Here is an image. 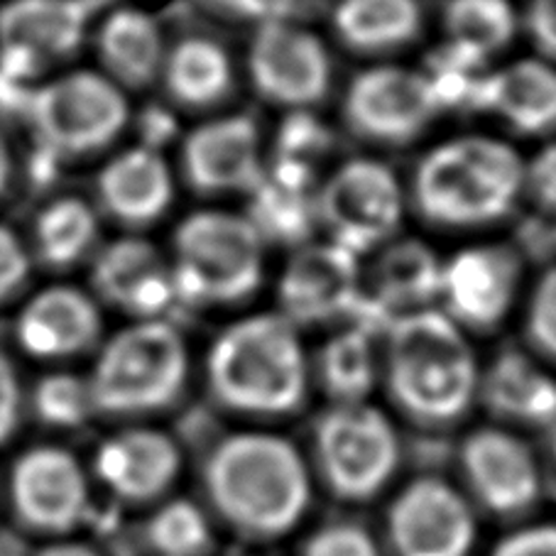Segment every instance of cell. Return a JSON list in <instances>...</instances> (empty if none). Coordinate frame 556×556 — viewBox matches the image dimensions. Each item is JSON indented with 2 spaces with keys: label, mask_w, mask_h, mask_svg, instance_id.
Here are the masks:
<instances>
[{
  "label": "cell",
  "mask_w": 556,
  "mask_h": 556,
  "mask_svg": "<svg viewBox=\"0 0 556 556\" xmlns=\"http://www.w3.org/2000/svg\"><path fill=\"white\" fill-rule=\"evenodd\" d=\"M201 481L211 517L248 542L282 540L304 522L314 501L309 458L270 429H243L216 441Z\"/></svg>",
  "instance_id": "6da1fadb"
},
{
  "label": "cell",
  "mask_w": 556,
  "mask_h": 556,
  "mask_svg": "<svg viewBox=\"0 0 556 556\" xmlns=\"http://www.w3.org/2000/svg\"><path fill=\"white\" fill-rule=\"evenodd\" d=\"M481 366L471 337L437 306L397 316L380 333V388L417 429L462 425L478 405Z\"/></svg>",
  "instance_id": "7a4b0ae2"
},
{
  "label": "cell",
  "mask_w": 556,
  "mask_h": 556,
  "mask_svg": "<svg viewBox=\"0 0 556 556\" xmlns=\"http://www.w3.org/2000/svg\"><path fill=\"white\" fill-rule=\"evenodd\" d=\"M211 400L253 421L302 412L312 392V356L302 331L277 312L248 314L220 329L204 361Z\"/></svg>",
  "instance_id": "3957f363"
},
{
  "label": "cell",
  "mask_w": 556,
  "mask_h": 556,
  "mask_svg": "<svg viewBox=\"0 0 556 556\" xmlns=\"http://www.w3.org/2000/svg\"><path fill=\"white\" fill-rule=\"evenodd\" d=\"M525 199V157L510 142L466 132L417 162L407 204L441 231H483L503 224Z\"/></svg>",
  "instance_id": "277c9868"
},
{
  "label": "cell",
  "mask_w": 556,
  "mask_h": 556,
  "mask_svg": "<svg viewBox=\"0 0 556 556\" xmlns=\"http://www.w3.org/2000/svg\"><path fill=\"white\" fill-rule=\"evenodd\" d=\"M191 378V351L169 319L130 321L101 341L86 376L96 417L148 421L185 397Z\"/></svg>",
  "instance_id": "5b68a950"
},
{
  "label": "cell",
  "mask_w": 556,
  "mask_h": 556,
  "mask_svg": "<svg viewBox=\"0 0 556 556\" xmlns=\"http://www.w3.org/2000/svg\"><path fill=\"white\" fill-rule=\"evenodd\" d=\"M179 306L228 309L251 302L267 273V238L251 216L201 208L181 218L169 243Z\"/></svg>",
  "instance_id": "8992f818"
},
{
  "label": "cell",
  "mask_w": 556,
  "mask_h": 556,
  "mask_svg": "<svg viewBox=\"0 0 556 556\" xmlns=\"http://www.w3.org/2000/svg\"><path fill=\"white\" fill-rule=\"evenodd\" d=\"M400 464V431L372 402L329 405L316 417L309 466L314 481L339 501H376L395 481Z\"/></svg>",
  "instance_id": "52a82bcc"
},
{
  "label": "cell",
  "mask_w": 556,
  "mask_h": 556,
  "mask_svg": "<svg viewBox=\"0 0 556 556\" xmlns=\"http://www.w3.org/2000/svg\"><path fill=\"white\" fill-rule=\"evenodd\" d=\"M23 118L40 155L50 162L81 160L109 150L130 123L128 93L101 72L79 70L35 84Z\"/></svg>",
  "instance_id": "ba28073f"
},
{
  "label": "cell",
  "mask_w": 556,
  "mask_h": 556,
  "mask_svg": "<svg viewBox=\"0 0 556 556\" xmlns=\"http://www.w3.org/2000/svg\"><path fill=\"white\" fill-rule=\"evenodd\" d=\"M407 208V187L395 169L372 157L341 162L314 191V218L326 241L361 261L402 233Z\"/></svg>",
  "instance_id": "9c48e42d"
},
{
  "label": "cell",
  "mask_w": 556,
  "mask_h": 556,
  "mask_svg": "<svg viewBox=\"0 0 556 556\" xmlns=\"http://www.w3.org/2000/svg\"><path fill=\"white\" fill-rule=\"evenodd\" d=\"M444 111L427 72L372 64L358 72L341 99V118L353 138L380 148H405L425 136Z\"/></svg>",
  "instance_id": "30bf717a"
},
{
  "label": "cell",
  "mask_w": 556,
  "mask_h": 556,
  "mask_svg": "<svg viewBox=\"0 0 556 556\" xmlns=\"http://www.w3.org/2000/svg\"><path fill=\"white\" fill-rule=\"evenodd\" d=\"M245 64L253 91L287 113H309L331 91L329 47L294 21L270 17L257 25Z\"/></svg>",
  "instance_id": "8fae6325"
},
{
  "label": "cell",
  "mask_w": 556,
  "mask_h": 556,
  "mask_svg": "<svg viewBox=\"0 0 556 556\" xmlns=\"http://www.w3.org/2000/svg\"><path fill=\"white\" fill-rule=\"evenodd\" d=\"M525 261L507 243L466 245L441 261L437 309L468 337L493 333L522 294Z\"/></svg>",
  "instance_id": "7c38bea8"
},
{
  "label": "cell",
  "mask_w": 556,
  "mask_h": 556,
  "mask_svg": "<svg viewBox=\"0 0 556 556\" xmlns=\"http://www.w3.org/2000/svg\"><path fill=\"white\" fill-rule=\"evenodd\" d=\"M458 471L468 501L503 520L534 510L544 495L542 462L510 427L471 429L458 446Z\"/></svg>",
  "instance_id": "4fadbf2b"
},
{
  "label": "cell",
  "mask_w": 556,
  "mask_h": 556,
  "mask_svg": "<svg viewBox=\"0 0 556 556\" xmlns=\"http://www.w3.org/2000/svg\"><path fill=\"white\" fill-rule=\"evenodd\" d=\"M478 515L462 488L439 476H421L400 488L386 515L390 556H471Z\"/></svg>",
  "instance_id": "5bb4252c"
},
{
  "label": "cell",
  "mask_w": 556,
  "mask_h": 556,
  "mask_svg": "<svg viewBox=\"0 0 556 556\" xmlns=\"http://www.w3.org/2000/svg\"><path fill=\"white\" fill-rule=\"evenodd\" d=\"M267 155L251 113H220L191 128L179 150L181 181L204 199L253 194L263 185Z\"/></svg>",
  "instance_id": "9a60e30c"
},
{
  "label": "cell",
  "mask_w": 556,
  "mask_h": 556,
  "mask_svg": "<svg viewBox=\"0 0 556 556\" xmlns=\"http://www.w3.org/2000/svg\"><path fill=\"white\" fill-rule=\"evenodd\" d=\"M99 0H11L0 8V74L23 84L70 60L89 37Z\"/></svg>",
  "instance_id": "2e32d148"
},
{
  "label": "cell",
  "mask_w": 556,
  "mask_h": 556,
  "mask_svg": "<svg viewBox=\"0 0 556 556\" xmlns=\"http://www.w3.org/2000/svg\"><path fill=\"white\" fill-rule=\"evenodd\" d=\"M361 290V257L331 241L296 248L277 280V314L294 329H333L353 319Z\"/></svg>",
  "instance_id": "e0dca14e"
},
{
  "label": "cell",
  "mask_w": 556,
  "mask_h": 556,
  "mask_svg": "<svg viewBox=\"0 0 556 556\" xmlns=\"http://www.w3.org/2000/svg\"><path fill=\"white\" fill-rule=\"evenodd\" d=\"M11 501L27 530L62 540L89 520V473L66 448L33 446L13 466Z\"/></svg>",
  "instance_id": "ac0fdd59"
},
{
  "label": "cell",
  "mask_w": 556,
  "mask_h": 556,
  "mask_svg": "<svg viewBox=\"0 0 556 556\" xmlns=\"http://www.w3.org/2000/svg\"><path fill=\"white\" fill-rule=\"evenodd\" d=\"M91 290L96 302L132 321L167 319L179 306L169 255L140 233L99 245L91 257Z\"/></svg>",
  "instance_id": "d6986e66"
},
{
  "label": "cell",
  "mask_w": 556,
  "mask_h": 556,
  "mask_svg": "<svg viewBox=\"0 0 556 556\" xmlns=\"http://www.w3.org/2000/svg\"><path fill=\"white\" fill-rule=\"evenodd\" d=\"M185 471L181 448L165 429L132 421L105 437L93 454V476L116 501L157 505L172 495Z\"/></svg>",
  "instance_id": "ffe728a7"
},
{
  "label": "cell",
  "mask_w": 556,
  "mask_h": 556,
  "mask_svg": "<svg viewBox=\"0 0 556 556\" xmlns=\"http://www.w3.org/2000/svg\"><path fill=\"white\" fill-rule=\"evenodd\" d=\"M441 261L417 238H392L368 255V265L361 261L358 306L351 321L382 331L397 316L437 306Z\"/></svg>",
  "instance_id": "44dd1931"
},
{
  "label": "cell",
  "mask_w": 556,
  "mask_h": 556,
  "mask_svg": "<svg viewBox=\"0 0 556 556\" xmlns=\"http://www.w3.org/2000/svg\"><path fill=\"white\" fill-rule=\"evenodd\" d=\"M175 169L165 152L148 142L113 155L96 179L99 206L130 233L160 224L175 204Z\"/></svg>",
  "instance_id": "7402d4cb"
},
{
  "label": "cell",
  "mask_w": 556,
  "mask_h": 556,
  "mask_svg": "<svg viewBox=\"0 0 556 556\" xmlns=\"http://www.w3.org/2000/svg\"><path fill=\"white\" fill-rule=\"evenodd\" d=\"M15 337L25 353L40 361L79 358L101 346V304L79 287H47L21 309Z\"/></svg>",
  "instance_id": "603a6c76"
},
{
  "label": "cell",
  "mask_w": 556,
  "mask_h": 556,
  "mask_svg": "<svg viewBox=\"0 0 556 556\" xmlns=\"http://www.w3.org/2000/svg\"><path fill=\"white\" fill-rule=\"evenodd\" d=\"M101 74L121 91H142L160 81L167 40L155 15L123 5L101 17L93 33Z\"/></svg>",
  "instance_id": "cb8c5ba5"
},
{
  "label": "cell",
  "mask_w": 556,
  "mask_h": 556,
  "mask_svg": "<svg viewBox=\"0 0 556 556\" xmlns=\"http://www.w3.org/2000/svg\"><path fill=\"white\" fill-rule=\"evenodd\" d=\"M478 405H483L503 427L542 429L556 405V380L532 353L503 349L481 366Z\"/></svg>",
  "instance_id": "d4e9b609"
},
{
  "label": "cell",
  "mask_w": 556,
  "mask_h": 556,
  "mask_svg": "<svg viewBox=\"0 0 556 556\" xmlns=\"http://www.w3.org/2000/svg\"><path fill=\"white\" fill-rule=\"evenodd\" d=\"M478 99L517 136H554L556 64L542 56L515 60L488 76Z\"/></svg>",
  "instance_id": "484cf974"
},
{
  "label": "cell",
  "mask_w": 556,
  "mask_h": 556,
  "mask_svg": "<svg viewBox=\"0 0 556 556\" xmlns=\"http://www.w3.org/2000/svg\"><path fill=\"white\" fill-rule=\"evenodd\" d=\"M157 84L177 109L211 113L233 93L236 66L226 47L214 37L187 35L167 45Z\"/></svg>",
  "instance_id": "4316f807"
},
{
  "label": "cell",
  "mask_w": 556,
  "mask_h": 556,
  "mask_svg": "<svg viewBox=\"0 0 556 556\" xmlns=\"http://www.w3.org/2000/svg\"><path fill=\"white\" fill-rule=\"evenodd\" d=\"M331 30L351 54L390 60L419 40L425 8L419 0H337Z\"/></svg>",
  "instance_id": "83f0119b"
},
{
  "label": "cell",
  "mask_w": 556,
  "mask_h": 556,
  "mask_svg": "<svg viewBox=\"0 0 556 556\" xmlns=\"http://www.w3.org/2000/svg\"><path fill=\"white\" fill-rule=\"evenodd\" d=\"M380 333L358 321L333 326L312 358V382L329 405L370 402L380 388Z\"/></svg>",
  "instance_id": "f1b7e54d"
},
{
  "label": "cell",
  "mask_w": 556,
  "mask_h": 556,
  "mask_svg": "<svg viewBox=\"0 0 556 556\" xmlns=\"http://www.w3.org/2000/svg\"><path fill=\"white\" fill-rule=\"evenodd\" d=\"M441 27L452 56L476 66L510 50L522 25L510 0H446Z\"/></svg>",
  "instance_id": "f546056e"
},
{
  "label": "cell",
  "mask_w": 556,
  "mask_h": 556,
  "mask_svg": "<svg viewBox=\"0 0 556 556\" xmlns=\"http://www.w3.org/2000/svg\"><path fill=\"white\" fill-rule=\"evenodd\" d=\"M99 211L81 197H62L47 204L35 220V255L52 270L91 261L99 251Z\"/></svg>",
  "instance_id": "4dcf8cb0"
},
{
  "label": "cell",
  "mask_w": 556,
  "mask_h": 556,
  "mask_svg": "<svg viewBox=\"0 0 556 556\" xmlns=\"http://www.w3.org/2000/svg\"><path fill=\"white\" fill-rule=\"evenodd\" d=\"M214 536V520L199 503L169 495L152 505L146 542L155 556H208Z\"/></svg>",
  "instance_id": "1f68e13d"
},
{
  "label": "cell",
  "mask_w": 556,
  "mask_h": 556,
  "mask_svg": "<svg viewBox=\"0 0 556 556\" xmlns=\"http://www.w3.org/2000/svg\"><path fill=\"white\" fill-rule=\"evenodd\" d=\"M33 412L52 429H81L96 417L89 382L74 372H50L33 390Z\"/></svg>",
  "instance_id": "d6a6232c"
},
{
  "label": "cell",
  "mask_w": 556,
  "mask_h": 556,
  "mask_svg": "<svg viewBox=\"0 0 556 556\" xmlns=\"http://www.w3.org/2000/svg\"><path fill=\"white\" fill-rule=\"evenodd\" d=\"M525 337L534 356L556 363V265L544 270L527 294Z\"/></svg>",
  "instance_id": "836d02e7"
},
{
  "label": "cell",
  "mask_w": 556,
  "mask_h": 556,
  "mask_svg": "<svg viewBox=\"0 0 556 556\" xmlns=\"http://www.w3.org/2000/svg\"><path fill=\"white\" fill-rule=\"evenodd\" d=\"M300 556H386L380 542L356 522H329L306 536Z\"/></svg>",
  "instance_id": "e575fe53"
},
{
  "label": "cell",
  "mask_w": 556,
  "mask_h": 556,
  "mask_svg": "<svg viewBox=\"0 0 556 556\" xmlns=\"http://www.w3.org/2000/svg\"><path fill=\"white\" fill-rule=\"evenodd\" d=\"M525 199L540 208V214L556 218V138L525 160Z\"/></svg>",
  "instance_id": "d590c367"
},
{
  "label": "cell",
  "mask_w": 556,
  "mask_h": 556,
  "mask_svg": "<svg viewBox=\"0 0 556 556\" xmlns=\"http://www.w3.org/2000/svg\"><path fill=\"white\" fill-rule=\"evenodd\" d=\"M30 277V251L11 228L0 226V304L11 300Z\"/></svg>",
  "instance_id": "8d00e7d4"
},
{
  "label": "cell",
  "mask_w": 556,
  "mask_h": 556,
  "mask_svg": "<svg viewBox=\"0 0 556 556\" xmlns=\"http://www.w3.org/2000/svg\"><path fill=\"white\" fill-rule=\"evenodd\" d=\"M488 556H556V525L536 522L507 532Z\"/></svg>",
  "instance_id": "74e56055"
},
{
  "label": "cell",
  "mask_w": 556,
  "mask_h": 556,
  "mask_svg": "<svg viewBox=\"0 0 556 556\" xmlns=\"http://www.w3.org/2000/svg\"><path fill=\"white\" fill-rule=\"evenodd\" d=\"M520 25L542 60L556 64V0H530Z\"/></svg>",
  "instance_id": "f35d334b"
},
{
  "label": "cell",
  "mask_w": 556,
  "mask_h": 556,
  "mask_svg": "<svg viewBox=\"0 0 556 556\" xmlns=\"http://www.w3.org/2000/svg\"><path fill=\"white\" fill-rule=\"evenodd\" d=\"M23 417V388L13 361L0 351V446L17 431Z\"/></svg>",
  "instance_id": "ab89813d"
},
{
  "label": "cell",
  "mask_w": 556,
  "mask_h": 556,
  "mask_svg": "<svg viewBox=\"0 0 556 556\" xmlns=\"http://www.w3.org/2000/svg\"><path fill=\"white\" fill-rule=\"evenodd\" d=\"M35 556H101V554L89 544L72 542V540H64V536H62V540L42 546V549L37 552Z\"/></svg>",
  "instance_id": "60d3db41"
},
{
  "label": "cell",
  "mask_w": 556,
  "mask_h": 556,
  "mask_svg": "<svg viewBox=\"0 0 556 556\" xmlns=\"http://www.w3.org/2000/svg\"><path fill=\"white\" fill-rule=\"evenodd\" d=\"M204 3L228 15H257L263 11L265 0H204Z\"/></svg>",
  "instance_id": "b9f144b4"
},
{
  "label": "cell",
  "mask_w": 556,
  "mask_h": 556,
  "mask_svg": "<svg viewBox=\"0 0 556 556\" xmlns=\"http://www.w3.org/2000/svg\"><path fill=\"white\" fill-rule=\"evenodd\" d=\"M11 179H13V152H11V146H8L5 132L0 130V197L5 194Z\"/></svg>",
  "instance_id": "7bdbcfd3"
},
{
  "label": "cell",
  "mask_w": 556,
  "mask_h": 556,
  "mask_svg": "<svg viewBox=\"0 0 556 556\" xmlns=\"http://www.w3.org/2000/svg\"><path fill=\"white\" fill-rule=\"evenodd\" d=\"M544 471V493H549L556 501V439L549 441V454H546V464H542Z\"/></svg>",
  "instance_id": "ee69618b"
},
{
  "label": "cell",
  "mask_w": 556,
  "mask_h": 556,
  "mask_svg": "<svg viewBox=\"0 0 556 556\" xmlns=\"http://www.w3.org/2000/svg\"><path fill=\"white\" fill-rule=\"evenodd\" d=\"M544 431H546V439H549V441H554V439H556V405H554V412H552L549 421H546Z\"/></svg>",
  "instance_id": "f6af8a7d"
},
{
  "label": "cell",
  "mask_w": 556,
  "mask_h": 556,
  "mask_svg": "<svg viewBox=\"0 0 556 556\" xmlns=\"http://www.w3.org/2000/svg\"><path fill=\"white\" fill-rule=\"evenodd\" d=\"M245 556H263V554H245Z\"/></svg>",
  "instance_id": "bcb514c9"
}]
</instances>
